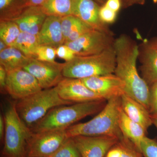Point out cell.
Wrapping results in <instances>:
<instances>
[{"instance_id":"cell-24","label":"cell","mask_w":157,"mask_h":157,"mask_svg":"<svg viewBox=\"0 0 157 157\" xmlns=\"http://www.w3.org/2000/svg\"><path fill=\"white\" fill-rule=\"evenodd\" d=\"M21 33L19 27L14 21L12 20L1 21L0 39L9 47H14Z\"/></svg>"},{"instance_id":"cell-29","label":"cell","mask_w":157,"mask_h":157,"mask_svg":"<svg viewBox=\"0 0 157 157\" xmlns=\"http://www.w3.org/2000/svg\"><path fill=\"white\" fill-rule=\"evenodd\" d=\"M93 29H93L90 26L88 25L80 20L77 25L75 26L73 30L71 32L65 43L76 40V39H78V38H80L82 36L84 35L85 34Z\"/></svg>"},{"instance_id":"cell-18","label":"cell","mask_w":157,"mask_h":157,"mask_svg":"<svg viewBox=\"0 0 157 157\" xmlns=\"http://www.w3.org/2000/svg\"><path fill=\"white\" fill-rule=\"evenodd\" d=\"M47 17L40 7H29L22 14L11 20L18 25L21 32L37 36Z\"/></svg>"},{"instance_id":"cell-2","label":"cell","mask_w":157,"mask_h":157,"mask_svg":"<svg viewBox=\"0 0 157 157\" xmlns=\"http://www.w3.org/2000/svg\"><path fill=\"white\" fill-rule=\"evenodd\" d=\"M105 101L75 103L54 107L30 130L33 132L66 130L76 122L100 112L106 105Z\"/></svg>"},{"instance_id":"cell-35","label":"cell","mask_w":157,"mask_h":157,"mask_svg":"<svg viewBox=\"0 0 157 157\" xmlns=\"http://www.w3.org/2000/svg\"><path fill=\"white\" fill-rule=\"evenodd\" d=\"M46 0H24L27 6L29 7H40Z\"/></svg>"},{"instance_id":"cell-7","label":"cell","mask_w":157,"mask_h":157,"mask_svg":"<svg viewBox=\"0 0 157 157\" xmlns=\"http://www.w3.org/2000/svg\"><path fill=\"white\" fill-rule=\"evenodd\" d=\"M68 138L66 130L39 132L31 131L27 141V157L50 156Z\"/></svg>"},{"instance_id":"cell-34","label":"cell","mask_w":157,"mask_h":157,"mask_svg":"<svg viewBox=\"0 0 157 157\" xmlns=\"http://www.w3.org/2000/svg\"><path fill=\"white\" fill-rule=\"evenodd\" d=\"M104 5L117 13L121 9V0H107Z\"/></svg>"},{"instance_id":"cell-23","label":"cell","mask_w":157,"mask_h":157,"mask_svg":"<svg viewBox=\"0 0 157 157\" xmlns=\"http://www.w3.org/2000/svg\"><path fill=\"white\" fill-rule=\"evenodd\" d=\"M39 45L37 36L21 32L14 47L21 51L26 56L34 59L35 52Z\"/></svg>"},{"instance_id":"cell-4","label":"cell","mask_w":157,"mask_h":157,"mask_svg":"<svg viewBox=\"0 0 157 157\" xmlns=\"http://www.w3.org/2000/svg\"><path fill=\"white\" fill-rule=\"evenodd\" d=\"M75 104L63 100L56 86L41 90L23 99L15 101V108L20 118L30 130L52 108Z\"/></svg>"},{"instance_id":"cell-33","label":"cell","mask_w":157,"mask_h":157,"mask_svg":"<svg viewBox=\"0 0 157 157\" xmlns=\"http://www.w3.org/2000/svg\"><path fill=\"white\" fill-rule=\"evenodd\" d=\"M7 78V71L3 66L0 65V88L2 93H7L6 90Z\"/></svg>"},{"instance_id":"cell-20","label":"cell","mask_w":157,"mask_h":157,"mask_svg":"<svg viewBox=\"0 0 157 157\" xmlns=\"http://www.w3.org/2000/svg\"><path fill=\"white\" fill-rule=\"evenodd\" d=\"M32 59L14 47H9L0 52V64L7 71L17 68L23 69Z\"/></svg>"},{"instance_id":"cell-3","label":"cell","mask_w":157,"mask_h":157,"mask_svg":"<svg viewBox=\"0 0 157 157\" xmlns=\"http://www.w3.org/2000/svg\"><path fill=\"white\" fill-rule=\"evenodd\" d=\"M105 107L95 117L86 122L73 125L66 130L68 137L77 136H110L121 138L119 125L121 97L107 101Z\"/></svg>"},{"instance_id":"cell-27","label":"cell","mask_w":157,"mask_h":157,"mask_svg":"<svg viewBox=\"0 0 157 157\" xmlns=\"http://www.w3.org/2000/svg\"><path fill=\"white\" fill-rule=\"evenodd\" d=\"M80 19L72 14L62 17L61 28L65 43ZM65 44V43H64Z\"/></svg>"},{"instance_id":"cell-26","label":"cell","mask_w":157,"mask_h":157,"mask_svg":"<svg viewBox=\"0 0 157 157\" xmlns=\"http://www.w3.org/2000/svg\"><path fill=\"white\" fill-rule=\"evenodd\" d=\"M56 48L46 45H39L35 52L34 59L41 61L55 62Z\"/></svg>"},{"instance_id":"cell-21","label":"cell","mask_w":157,"mask_h":157,"mask_svg":"<svg viewBox=\"0 0 157 157\" xmlns=\"http://www.w3.org/2000/svg\"><path fill=\"white\" fill-rule=\"evenodd\" d=\"M104 157H143L141 152L123 136L111 147Z\"/></svg>"},{"instance_id":"cell-38","label":"cell","mask_w":157,"mask_h":157,"mask_svg":"<svg viewBox=\"0 0 157 157\" xmlns=\"http://www.w3.org/2000/svg\"><path fill=\"white\" fill-rule=\"evenodd\" d=\"M13 0H0V9L1 11L11 5Z\"/></svg>"},{"instance_id":"cell-42","label":"cell","mask_w":157,"mask_h":157,"mask_svg":"<svg viewBox=\"0 0 157 157\" xmlns=\"http://www.w3.org/2000/svg\"><path fill=\"white\" fill-rule=\"evenodd\" d=\"M154 2L155 3H157V0H153Z\"/></svg>"},{"instance_id":"cell-43","label":"cell","mask_w":157,"mask_h":157,"mask_svg":"<svg viewBox=\"0 0 157 157\" xmlns=\"http://www.w3.org/2000/svg\"><path fill=\"white\" fill-rule=\"evenodd\" d=\"M52 157V156H48V157Z\"/></svg>"},{"instance_id":"cell-17","label":"cell","mask_w":157,"mask_h":157,"mask_svg":"<svg viewBox=\"0 0 157 157\" xmlns=\"http://www.w3.org/2000/svg\"><path fill=\"white\" fill-rule=\"evenodd\" d=\"M121 106L126 115L140 124L146 132L153 124L152 117L148 109L130 96L126 94L121 96Z\"/></svg>"},{"instance_id":"cell-8","label":"cell","mask_w":157,"mask_h":157,"mask_svg":"<svg viewBox=\"0 0 157 157\" xmlns=\"http://www.w3.org/2000/svg\"><path fill=\"white\" fill-rule=\"evenodd\" d=\"M114 40L113 34L93 29L64 44L74 52L76 56H87L103 52L113 45Z\"/></svg>"},{"instance_id":"cell-41","label":"cell","mask_w":157,"mask_h":157,"mask_svg":"<svg viewBox=\"0 0 157 157\" xmlns=\"http://www.w3.org/2000/svg\"><path fill=\"white\" fill-rule=\"evenodd\" d=\"M95 2H98L99 3H101V4H102V3H104L106 2V0H94Z\"/></svg>"},{"instance_id":"cell-30","label":"cell","mask_w":157,"mask_h":157,"mask_svg":"<svg viewBox=\"0 0 157 157\" xmlns=\"http://www.w3.org/2000/svg\"><path fill=\"white\" fill-rule=\"evenodd\" d=\"M117 14V13L109 9L105 5L100 7L99 17L104 23L111 24L114 22L116 18Z\"/></svg>"},{"instance_id":"cell-15","label":"cell","mask_w":157,"mask_h":157,"mask_svg":"<svg viewBox=\"0 0 157 157\" xmlns=\"http://www.w3.org/2000/svg\"><path fill=\"white\" fill-rule=\"evenodd\" d=\"M142 77L150 86L157 81V36L144 42L139 48Z\"/></svg>"},{"instance_id":"cell-39","label":"cell","mask_w":157,"mask_h":157,"mask_svg":"<svg viewBox=\"0 0 157 157\" xmlns=\"http://www.w3.org/2000/svg\"><path fill=\"white\" fill-rule=\"evenodd\" d=\"M9 47V46H8L5 42L0 39V52L2 51Z\"/></svg>"},{"instance_id":"cell-36","label":"cell","mask_w":157,"mask_h":157,"mask_svg":"<svg viewBox=\"0 0 157 157\" xmlns=\"http://www.w3.org/2000/svg\"><path fill=\"white\" fill-rule=\"evenodd\" d=\"M5 132V122L3 114L0 115V139L4 140Z\"/></svg>"},{"instance_id":"cell-31","label":"cell","mask_w":157,"mask_h":157,"mask_svg":"<svg viewBox=\"0 0 157 157\" xmlns=\"http://www.w3.org/2000/svg\"><path fill=\"white\" fill-rule=\"evenodd\" d=\"M56 56L66 62H70L76 56V55L67 45L63 44L56 48Z\"/></svg>"},{"instance_id":"cell-16","label":"cell","mask_w":157,"mask_h":157,"mask_svg":"<svg viewBox=\"0 0 157 157\" xmlns=\"http://www.w3.org/2000/svg\"><path fill=\"white\" fill-rule=\"evenodd\" d=\"M61 17H46L37 35L39 45H46L57 48L65 43L62 32Z\"/></svg>"},{"instance_id":"cell-40","label":"cell","mask_w":157,"mask_h":157,"mask_svg":"<svg viewBox=\"0 0 157 157\" xmlns=\"http://www.w3.org/2000/svg\"><path fill=\"white\" fill-rule=\"evenodd\" d=\"M152 117L153 124L156 128L157 130V116Z\"/></svg>"},{"instance_id":"cell-37","label":"cell","mask_w":157,"mask_h":157,"mask_svg":"<svg viewBox=\"0 0 157 157\" xmlns=\"http://www.w3.org/2000/svg\"><path fill=\"white\" fill-rule=\"evenodd\" d=\"M126 6H129L134 4H143L145 0H124Z\"/></svg>"},{"instance_id":"cell-6","label":"cell","mask_w":157,"mask_h":157,"mask_svg":"<svg viewBox=\"0 0 157 157\" xmlns=\"http://www.w3.org/2000/svg\"><path fill=\"white\" fill-rule=\"evenodd\" d=\"M5 132L4 157H27V141L31 131L22 122L15 108V101H7L3 107Z\"/></svg>"},{"instance_id":"cell-11","label":"cell","mask_w":157,"mask_h":157,"mask_svg":"<svg viewBox=\"0 0 157 157\" xmlns=\"http://www.w3.org/2000/svg\"><path fill=\"white\" fill-rule=\"evenodd\" d=\"M56 87L62 99L73 103L105 100L90 89L81 79L64 77Z\"/></svg>"},{"instance_id":"cell-28","label":"cell","mask_w":157,"mask_h":157,"mask_svg":"<svg viewBox=\"0 0 157 157\" xmlns=\"http://www.w3.org/2000/svg\"><path fill=\"white\" fill-rule=\"evenodd\" d=\"M140 151L143 157H157V141L145 137L141 144Z\"/></svg>"},{"instance_id":"cell-13","label":"cell","mask_w":157,"mask_h":157,"mask_svg":"<svg viewBox=\"0 0 157 157\" xmlns=\"http://www.w3.org/2000/svg\"><path fill=\"white\" fill-rule=\"evenodd\" d=\"M71 137L81 157H104L109 149L120 139L110 136H77Z\"/></svg>"},{"instance_id":"cell-22","label":"cell","mask_w":157,"mask_h":157,"mask_svg":"<svg viewBox=\"0 0 157 157\" xmlns=\"http://www.w3.org/2000/svg\"><path fill=\"white\" fill-rule=\"evenodd\" d=\"M72 0H46L40 6L47 16L63 17L71 14Z\"/></svg>"},{"instance_id":"cell-25","label":"cell","mask_w":157,"mask_h":157,"mask_svg":"<svg viewBox=\"0 0 157 157\" xmlns=\"http://www.w3.org/2000/svg\"><path fill=\"white\" fill-rule=\"evenodd\" d=\"M52 157H81L72 137H69Z\"/></svg>"},{"instance_id":"cell-10","label":"cell","mask_w":157,"mask_h":157,"mask_svg":"<svg viewBox=\"0 0 157 157\" xmlns=\"http://www.w3.org/2000/svg\"><path fill=\"white\" fill-rule=\"evenodd\" d=\"M64 65L33 59L23 69L36 78L42 90L47 89L56 86L64 78Z\"/></svg>"},{"instance_id":"cell-19","label":"cell","mask_w":157,"mask_h":157,"mask_svg":"<svg viewBox=\"0 0 157 157\" xmlns=\"http://www.w3.org/2000/svg\"><path fill=\"white\" fill-rule=\"evenodd\" d=\"M119 125L123 136L131 141L140 152L142 140L146 132L139 124L129 118L121 108Z\"/></svg>"},{"instance_id":"cell-5","label":"cell","mask_w":157,"mask_h":157,"mask_svg":"<svg viewBox=\"0 0 157 157\" xmlns=\"http://www.w3.org/2000/svg\"><path fill=\"white\" fill-rule=\"evenodd\" d=\"M116 61L113 45L103 52L87 56H76L64 65L66 78H83L114 73Z\"/></svg>"},{"instance_id":"cell-1","label":"cell","mask_w":157,"mask_h":157,"mask_svg":"<svg viewBox=\"0 0 157 157\" xmlns=\"http://www.w3.org/2000/svg\"><path fill=\"white\" fill-rule=\"evenodd\" d=\"M116 65L114 74L125 84V94L149 111L150 87L138 73L137 61L139 47L132 38L121 35L114 40Z\"/></svg>"},{"instance_id":"cell-14","label":"cell","mask_w":157,"mask_h":157,"mask_svg":"<svg viewBox=\"0 0 157 157\" xmlns=\"http://www.w3.org/2000/svg\"><path fill=\"white\" fill-rule=\"evenodd\" d=\"M100 7L94 0H72L71 14L93 29L113 34L99 17Z\"/></svg>"},{"instance_id":"cell-12","label":"cell","mask_w":157,"mask_h":157,"mask_svg":"<svg viewBox=\"0 0 157 157\" xmlns=\"http://www.w3.org/2000/svg\"><path fill=\"white\" fill-rule=\"evenodd\" d=\"M81 79L90 89L106 101L125 94L124 82L114 73Z\"/></svg>"},{"instance_id":"cell-9","label":"cell","mask_w":157,"mask_h":157,"mask_svg":"<svg viewBox=\"0 0 157 157\" xmlns=\"http://www.w3.org/2000/svg\"><path fill=\"white\" fill-rule=\"evenodd\" d=\"M7 72L6 93L15 101L27 98L42 90L36 78L23 68Z\"/></svg>"},{"instance_id":"cell-32","label":"cell","mask_w":157,"mask_h":157,"mask_svg":"<svg viewBox=\"0 0 157 157\" xmlns=\"http://www.w3.org/2000/svg\"><path fill=\"white\" fill-rule=\"evenodd\" d=\"M149 112L152 117L157 116V81L151 86Z\"/></svg>"}]
</instances>
